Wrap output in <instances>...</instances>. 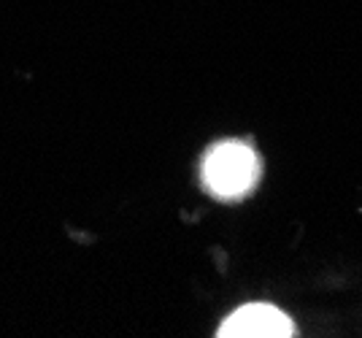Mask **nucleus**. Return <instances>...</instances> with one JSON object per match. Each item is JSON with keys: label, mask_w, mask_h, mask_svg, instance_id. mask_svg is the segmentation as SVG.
Here are the masks:
<instances>
[{"label": "nucleus", "mask_w": 362, "mask_h": 338, "mask_svg": "<svg viewBox=\"0 0 362 338\" xmlns=\"http://www.w3.org/2000/svg\"><path fill=\"white\" fill-rule=\"evenodd\" d=\"M259 157L243 141L214 144L203 157V185L219 200L246 198L259 182Z\"/></svg>", "instance_id": "1"}, {"label": "nucleus", "mask_w": 362, "mask_h": 338, "mask_svg": "<svg viewBox=\"0 0 362 338\" xmlns=\"http://www.w3.org/2000/svg\"><path fill=\"white\" fill-rule=\"evenodd\" d=\"M295 325L284 311L268 303L241 306L233 317H227L219 336L222 338H289Z\"/></svg>", "instance_id": "2"}]
</instances>
